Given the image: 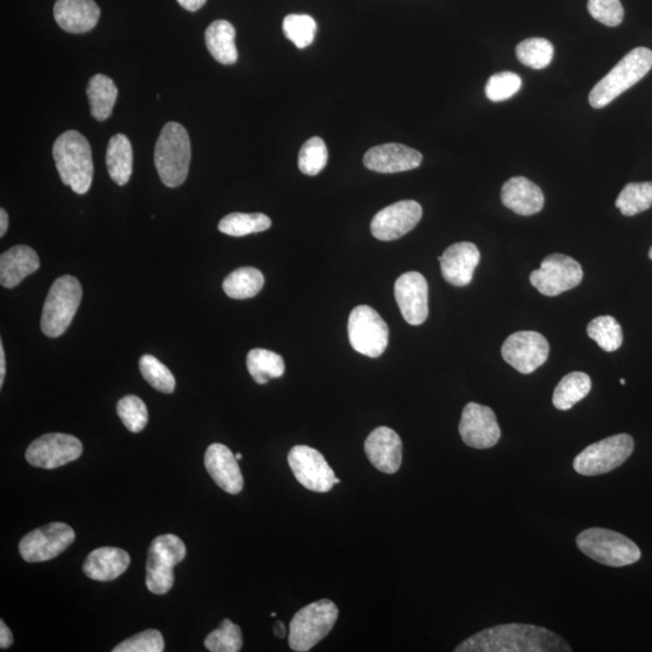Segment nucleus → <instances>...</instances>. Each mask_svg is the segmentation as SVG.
<instances>
[{"label":"nucleus","mask_w":652,"mask_h":652,"mask_svg":"<svg viewBox=\"0 0 652 652\" xmlns=\"http://www.w3.org/2000/svg\"><path fill=\"white\" fill-rule=\"evenodd\" d=\"M649 258L652 260V247L650 248Z\"/></svg>","instance_id":"nucleus-52"},{"label":"nucleus","mask_w":652,"mask_h":652,"mask_svg":"<svg viewBox=\"0 0 652 652\" xmlns=\"http://www.w3.org/2000/svg\"><path fill=\"white\" fill-rule=\"evenodd\" d=\"M13 643V633L10 632L9 627L5 625L4 621H0V648L8 649Z\"/></svg>","instance_id":"nucleus-45"},{"label":"nucleus","mask_w":652,"mask_h":652,"mask_svg":"<svg viewBox=\"0 0 652 652\" xmlns=\"http://www.w3.org/2000/svg\"><path fill=\"white\" fill-rule=\"evenodd\" d=\"M130 563V555L125 550L101 547L87 556L83 570L92 580L112 581L124 574Z\"/></svg>","instance_id":"nucleus-26"},{"label":"nucleus","mask_w":652,"mask_h":652,"mask_svg":"<svg viewBox=\"0 0 652 652\" xmlns=\"http://www.w3.org/2000/svg\"><path fill=\"white\" fill-rule=\"evenodd\" d=\"M328 163V148L322 138L313 137L302 145L299 154V168L306 176H317Z\"/></svg>","instance_id":"nucleus-40"},{"label":"nucleus","mask_w":652,"mask_h":652,"mask_svg":"<svg viewBox=\"0 0 652 652\" xmlns=\"http://www.w3.org/2000/svg\"><path fill=\"white\" fill-rule=\"evenodd\" d=\"M247 368L253 380L259 384L269 383L273 378L284 375L285 364L281 355L255 348L247 355Z\"/></svg>","instance_id":"nucleus-32"},{"label":"nucleus","mask_w":652,"mask_h":652,"mask_svg":"<svg viewBox=\"0 0 652 652\" xmlns=\"http://www.w3.org/2000/svg\"><path fill=\"white\" fill-rule=\"evenodd\" d=\"M459 434L465 445L477 450H486L498 444L502 430L492 409L469 403L462 412Z\"/></svg>","instance_id":"nucleus-17"},{"label":"nucleus","mask_w":652,"mask_h":652,"mask_svg":"<svg viewBox=\"0 0 652 652\" xmlns=\"http://www.w3.org/2000/svg\"><path fill=\"white\" fill-rule=\"evenodd\" d=\"M5 374H7V363H5L3 342L0 341V387H3Z\"/></svg>","instance_id":"nucleus-47"},{"label":"nucleus","mask_w":652,"mask_h":652,"mask_svg":"<svg viewBox=\"0 0 652 652\" xmlns=\"http://www.w3.org/2000/svg\"><path fill=\"white\" fill-rule=\"evenodd\" d=\"M339 609L330 599H320L298 611L289 625V645L298 652L310 651L333 630Z\"/></svg>","instance_id":"nucleus-6"},{"label":"nucleus","mask_w":652,"mask_h":652,"mask_svg":"<svg viewBox=\"0 0 652 652\" xmlns=\"http://www.w3.org/2000/svg\"><path fill=\"white\" fill-rule=\"evenodd\" d=\"M8 226V213L5 212V209H0V236L4 237V235L7 234Z\"/></svg>","instance_id":"nucleus-48"},{"label":"nucleus","mask_w":652,"mask_h":652,"mask_svg":"<svg viewBox=\"0 0 652 652\" xmlns=\"http://www.w3.org/2000/svg\"><path fill=\"white\" fill-rule=\"evenodd\" d=\"M205 465L208 474L225 492L238 494L242 492L244 480L240 465L229 447L213 444L207 448Z\"/></svg>","instance_id":"nucleus-22"},{"label":"nucleus","mask_w":652,"mask_h":652,"mask_svg":"<svg viewBox=\"0 0 652 652\" xmlns=\"http://www.w3.org/2000/svg\"><path fill=\"white\" fill-rule=\"evenodd\" d=\"M634 450L631 435L617 434L586 447L575 457L573 467L582 476L608 474L621 467Z\"/></svg>","instance_id":"nucleus-8"},{"label":"nucleus","mask_w":652,"mask_h":652,"mask_svg":"<svg viewBox=\"0 0 652 652\" xmlns=\"http://www.w3.org/2000/svg\"><path fill=\"white\" fill-rule=\"evenodd\" d=\"M283 32L296 48L305 49L316 38L317 23L311 16L291 14L283 21Z\"/></svg>","instance_id":"nucleus-39"},{"label":"nucleus","mask_w":652,"mask_h":652,"mask_svg":"<svg viewBox=\"0 0 652 652\" xmlns=\"http://www.w3.org/2000/svg\"><path fill=\"white\" fill-rule=\"evenodd\" d=\"M288 463L295 479L312 492L326 493L336 485L334 470L325 461L323 454L312 447L291 448Z\"/></svg>","instance_id":"nucleus-14"},{"label":"nucleus","mask_w":652,"mask_h":652,"mask_svg":"<svg viewBox=\"0 0 652 652\" xmlns=\"http://www.w3.org/2000/svg\"><path fill=\"white\" fill-rule=\"evenodd\" d=\"M456 652H570L566 640L544 627L506 624L487 628L459 644Z\"/></svg>","instance_id":"nucleus-1"},{"label":"nucleus","mask_w":652,"mask_h":652,"mask_svg":"<svg viewBox=\"0 0 652 652\" xmlns=\"http://www.w3.org/2000/svg\"><path fill=\"white\" fill-rule=\"evenodd\" d=\"M54 16L63 31L80 34L96 27L101 9L95 0H57Z\"/></svg>","instance_id":"nucleus-23"},{"label":"nucleus","mask_w":652,"mask_h":652,"mask_svg":"<svg viewBox=\"0 0 652 652\" xmlns=\"http://www.w3.org/2000/svg\"><path fill=\"white\" fill-rule=\"evenodd\" d=\"M106 162L110 178L120 186L126 185L132 176L133 168V150L130 139L121 133L110 138Z\"/></svg>","instance_id":"nucleus-28"},{"label":"nucleus","mask_w":652,"mask_h":652,"mask_svg":"<svg viewBox=\"0 0 652 652\" xmlns=\"http://www.w3.org/2000/svg\"><path fill=\"white\" fill-rule=\"evenodd\" d=\"M442 277L454 287H467L473 281L476 267L479 266L481 254L474 243L461 242L452 244L442 256H439Z\"/></svg>","instance_id":"nucleus-19"},{"label":"nucleus","mask_w":652,"mask_h":652,"mask_svg":"<svg viewBox=\"0 0 652 652\" xmlns=\"http://www.w3.org/2000/svg\"><path fill=\"white\" fill-rule=\"evenodd\" d=\"M207 650L212 652H238L243 645L240 626L229 619L221 622L217 630L208 634L205 640Z\"/></svg>","instance_id":"nucleus-38"},{"label":"nucleus","mask_w":652,"mask_h":652,"mask_svg":"<svg viewBox=\"0 0 652 652\" xmlns=\"http://www.w3.org/2000/svg\"><path fill=\"white\" fill-rule=\"evenodd\" d=\"M264 284V275L258 269L241 267L225 278L223 289L231 299L246 300L258 295Z\"/></svg>","instance_id":"nucleus-31"},{"label":"nucleus","mask_w":652,"mask_h":652,"mask_svg":"<svg viewBox=\"0 0 652 652\" xmlns=\"http://www.w3.org/2000/svg\"><path fill=\"white\" fill-rule=\"evenodd\" d=\"M584 271L578 261L563 254H552L544 259L539 270L532 272L529 281L545 296L560 295L581 283Z\"/></svg>","instance_id":"nucleus-11"},{"label":"nucleus","mask_w":652,"mask_h":652,"mask_svg":"<svg viewBox=\"0 0 652 652\" xmlns=\"http://www.w3.org/2000/svg\"><path fill=\"white\" fill-rule=\"evenodd\" d=\"M553 45L544 38H529L517 45L518 61L532 69H544L552 61Z\"/></svg>","instance_id":"nucleus-36"},{"label":"nucleus","mask_w":652,"mask_h":652,"mask_svg":"<svg viewBox=\"0 0 652 652\" xmlns=\"http://www.w3.org/2000/svg\"><path fill=\"white\" fill-rule=\"evenodd\" d=\"M576 545L591 560L608 567L631 566L642 557V552L634 541L624 534L605 528L586 529L576 538Z\"/></svg>","instance_id":"nucleus-5"},{"label":"nucleus","mask_w":652,"mask_h":652,"mask_svg":"<svg viewBox=\"0 0 652 652\" xmlns=\"http://www.w3.org/2000/svg\"><path fill=\"white\" fill-rule=\"evenodd\" d=\"M550 345L535 331H518L505 340L502 355L506 363L523 375L532 374L546 363Z\"/></svg>","instance_id":"nucleus-15"},{"label":"nucleus","mask_w":652,"mask_h":652,"mask_svg":"<svg viewBox=\"0 0 652 652\" xmlns=\"http://www.w3.org/2000/svg\"><path fill=\"white\" fill-rule=\"evenodd\" d=\"M139 370H141L144 380L159 392L171 394L176 389V378L170 369L153 355H143L139 360Z\"/></svg>","instance_id":"nucleus-37"},{"label":"nucleus","mask_w":652,"mask_h":652,"mask_svg":"<svg viewBox=\"0 0 652 652\" xmlns=\"http://www.w3.org/2000/svg\"><path fill=\"white\" fill-rule=\"evenodd\" d=\"M615 205L625 217L648 211L652 207V182L627 184Z\"/></svg>","instance_id":"nucleus-34"},{"label":"nucleus","mask_w":652,"mask_h":652,"mask_svg":"<svg viewBox=\"0 0 652 652\" xmlns=\"http://www.w3.org/2000/svg\"><path fill=\"white\" fill-rule=\"evenodd\" d=\"M348 337L354 351L378 358L386 352L389 328L374 308L362 305L355 307L349 316Z\"/></svg>","instance_id":"nucleus-10"},{"label":"nucleus","mask_w":652,"mask_h":652,"mask_svg":"<svg viewBox=\"0 0 652 652\" xmlns=\"http://www.w3.org/2000/svg\"><path fill=\"white\" fill-rule=\"evenodd\" d=\"M74 540L72 527L54 522L25 535L20 541L19 550L23 560L28 563L46 562L60 556Z\"/></svg>","instance_id":"nucleus-12"},{"label":"nucleus","mask_w":652,"mask_h":652,"mask_svg":"<svg viewBox=\"0 0 652 652\" xmlns=\"http://www.w3.org/2000/svg\"><path fill=\"white\" fill-rule=\"evenodd\" d=\"M52 156L62 183L71 186L75 194H86L93 180L92 149L89 141L78 131L64 132L56 139Z\"/></svg>","instance_id":"nucleus-2"},{"label":"nucleus","mask_w":652,"mask_h":652,"mask_svg":"<svg viewBox=\"0 0 652 652\" xmlns=\"http://www.w3.org/2000/svg\"><path fill=\"white\" fill-rule=\"evenodd\" d=\"M275 634L279 638H284L285 636V626L283 625V622L279 621L277 622L276 628H275Z\"/></svg>","instance_id":"nucleus-49"},{"label":"nucleus","mask_w":652,"mask_h":652,"mask_svg":"<svg viewBox=\"0 0 652 652\" xmlns=\"http://www.w3.org/2000/svg\"><path fill=\"white\" fill-rule=\"evenodd\" d=\"M177 2L182 5L185 10L195 13V11L200 10L203 5L207 3V0H177Z\"/></svg>","instance_id":"nucleus-46"},{"label":"nucleus","mask_w":652,"mask_h":652,"mask_svg":"<svg viewBox=\"0 0 652 652\" xmlns=\"http://www.w3.org/2000/svg\"><path fill=\"white\" fill-rule=\"evenodd\" d=\"M365 453L376 469L395 474L403 463V441L393 429L380 427L366 439Z\"/></svg>","instance_id":"nucleus-21"},{"label":"nucleus","mask_w":652,"mask_h":652,"mask_svg":"<svg viewBox=\"0 0 652 652\" xmlns=\"http://www.w3.org/2000/svg\"><path fill=\"white\" fill-rule=\"evenodd\" d=\"M235 457H236L237 461H241L243 456H242V453H237V454H235Z\"/></svg>","instance_id":"nucleus-50"},{"label":"nucleus","mask_w":652,"mask_h":652,"mask_svg":"<svg viewBox=\"0 0 652 652\" xmlns=\"http://www.w3.org/2000/svg\"><path fill=\"white\" fill-rule=\"evenodd\" d=\"M521 87L522 79L516 73H497L487 81L486 96L489 101L503 102L514 97Z\"/></svg>","instance_id":"nucleus-42"},{"label":"nucleus","mask_w":652,"mask_h":652,"mask_svg":"<svg viewBox=\"0 0 652 652\" xmlns=\"http://www.w3.org/2000/svg\"><path fill=\"white\" fill-rule=\"evenodd\" d=\"M620 382H621L622 386H625L626 380H624V378H622V380Z\"/></svg>","instance_id":"nucleus-51"},{"label":"nucleus","mask_w":652,"mask_h":652,"mask_svg":"<svg viewBox=\"0 0 652 652\" xmlns=\"http://www.w3.org/2000/svg\"><path fill=\"white\" fill-rule=\"evenodd\" d=\"M206 45L215 61L221 64H234L238 60L236 29L225 20L214 21L207 28Z\"/></svg>","instance_id":"nucleus-27"},{"label":"nucleus","mask_w":652,"mask_h":652,"mask_svg":"<svg viewBox=\"0 0 652 652\" xmlns=\"http://www.w3.org/2000/svg\"><path fill=\"white\" fill-rule=\"evenodd\" d=\"M83 450V444L75 436L52 433L34 440L27 448L26 459L33 467L56 469L77 461Z\"/></svg>","instance_id":"nucleus-13"},{"label":"nucleus","mask_w":652,"mask_h":652,"mask_svg":"<svg viewBox=\"0 0 652 652\" xmlns=\"http://www.w3.org/2000/svg\"><path fill=\"white\" fill-rule=\"evenodd\" d=\"M272 221L263 213H231L219 223V231L232 237H243L269 230Z\"/></svg>","instance_id":"nucleus-33"},{"label":"nucleus","mask_w":652,"mask_h":652,"mask_svg":"<svg viewBox=\"0 0 652 652\" xmlns=\"http://www.w3.org/2000/svg\"><path fill=\"white\" fill-rule=\"evenodd\" d=\"M118 415L125 427L135 434L141 433L149 421L147 405L135 395H127L119 401Z\"/></svg>","instance_id":"nucleus-41"},{"label":"nucleus","mask_w":652,"mask_h":652,"mask_svg":"<svg viewBox=\"0 0 652 652\" xmlns=\"http://www.w3.org/2000/svg\"><path fill=\"white\" fill-rule=\"evenodd\" d=\"M422 161L423 156L418 150L397 143L378 145L364 156L368 170L384 174L415 170Z\"/></svg>","instance_id":"nucleus-20"},{"label":"nucleus","mask_w":652,"mask_h":652,"mask_svg":"<svg viewBox=\"0 0 652 652\" xmlns=\"http://www.w3.org/2000/svg\"><path fill=\"white\" fill-rule=\"evenodd\" d=\"M422 215L423 209L418 202L399 201L375 215L371 221V234L384 242L399 240L415 229Z\"/></svg>","instance_id":"nucleus-16"},{"label":"nucleus","mask_w":652,"mask_h":652,"mask_svg":"<svg viewBox=\"0 0 652 652\" xmlns=\"http://www.w3.org/2000/svg\"><path fill=\"white\" fill-rule=\"evenodd\" d=\"M165 649L162 634L157 630H147L127 638L114 652H162Z\"/></svg>","instance_id":"nucleus-43"},{"label":"nucleus","mask_w":652,"mask_h":652,"mask_svg":"<svg viewBox=\"0 0 652 652\" xmlns=\"http://www.w3.org/2000/svg\"><path fill=\"white\" fill-rule=\"evenodd\" d=\"M340 482H341V480H340V479H337V477H336V479H335V483H336V485H337V483H340Z\"/></svg>","instance_id":"nucleus-53"},{"label":"nucleus","mask_w":652,"mask_h":652,"mask_svg":"<svg viewBox=\"0 0 652 652\" xmlns=\"http://www.w3.org/2000/svg\"><path fill=\"white\" fill-rule=\"evenodd\" d=\"M587 9L593 19L608 27L620 26L624 21L625 10L620 0H589Z\"/></svg>","instance_id":"nucleus-44"},{"label":"nucleus","mask_w":652,"mask_h":652,"mask_svg":"<svg viewBox=\"0 0 652 652\" xmlns=\"http://www.w3.org/2000/svg\"><path fill=\"white\" fill-rule=\"evenodd\" d=\"M83 299V288L77 278L62 276L50 288L42 314L44 335L56 339L71 326Z\"/></svg>","instance_id":"nucleus-7"},{"label":"nucleus","mask_w":652,"mask_h":652,"mask_svg":"<svg viewBox=\"0 0 652 652\" xmlns=\"http://www.w3.org/2000/svg\"><path fill=\"white\" fill-rule=\"evenodd\" d=\"M395 300L407 323L413 326L426 322L429 314L428 283L421 273L406 272L394 287Z\"/></svg>","instance_id":"nucleus-18"},{"label":"nucleus","mask_w":652,"mask_h":652,"mask_svg":"<svg viewBox=\"0 0 652 652\" xmlns=\"http://www.w3.org/2000/svg\"><path fill=\"white\" fill-rule=\"evenodd\" d=\"M186 547L177 535H160L149 547L147 586L155 595H166L174 584V567L184 560Z\"/></svg>","instance_id":"nucleus-9"},{"label":"nucleus","mask_w":652,"mask_h":652,"mask_svg":"<svg viewBox=\"0 0 652 652\" xmlns=\"http://www.w3.org/2000/svg\"><path fill=\"white\" fill-rule=\"evenodd\" d=\"M587 334L605 352H615L624 342V333L617 320L611 316H601L587 326Z\"/></svg>","instance_id":"nucleus-35"},{"label":"nucleus","mask_w":652,"mask_h":652,"mask_svg":"<svg viewBox=\"0 0 652 652\" xmlns=\"http://www.w3.org/2000/svg\"><path fill=\"white\" fill-rule=\"evenodd\" d=\"M191 144L188 131L178 122H168L157 139L154 161L162 183L178 188L189 174Z\"/></svg>","instance_id":"nucleus-3"},{"label":"nucleus","mask_w":652,"mask_h":652,"mask_svg":"<svg viewBox=\"0 0 652 652\" xmlns=\"http://www.w3.org/2000/svg\"><path fill=\"white\" fill-rule=\"evenodd\" d=\"M544 201L543 191L525 177L509 179L502 189L503 205L523 217L541 212Z\"/></svg>","instance_id":"nucleus-24"},{"label":"nucleus","mask_w":652,"mask_h":652,"mask_svg":"<svg viewBox=\"0 0 652 652\" xmlns=\"http://www.w3.org/2000/svg\"><path fill=\"white\" fill-rule=\"evenodd\" d=\"M652 68V51L637 48L622 60L593 87L589 101L593 108L601 109L616 100L622 93L639 83Z\"/></svg>","instance_id":"nucleus-4"},{"label":"nucleus","mask_w":652,"mask_h":652,"mask_svg":"<svg viewBox=\"0 0 652 652\" xmlns=\"http://www.w3.org/2000/svg\"><path fill=\"white\" fill-rule=\"evenodd\" d=\"M86 92L93 118L97 121H106L112 115L118 98V87L114 81L104 74L93 75Z\"/></svg>","instance_id":"nucleus-29"},{"label":"nucleus","mask_w":652,"mask_h":652,"mask_svg":"<svg viewBox=\"0 0 652 652\" xmlns=\"http://www.w3.org/2000/svg\"><path fill=\"white\" fill-rule=\"evenodd\" d=\"M592 382L585 372H570L557 384L552 403L556 409L567 411L590 394Z\"/></svg>","instance_id":"nucleus-30"},{"label":"nucleus","mask_w":652,"mask_h":652,"mask_svg":"<svg viewBox=\"0 0 652 652\" xmlns=\"http://www.w3.org/2000/svg\"><path fill=\"white\" fill-rule=\"evenodd\" d=\"M40 266L36 250L16 246L0 256V283L4 288H15L23 279L38 271Z\"/></svg>","instance_id":"nucleus-25"}]
</instances>
